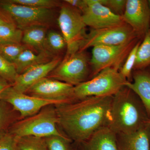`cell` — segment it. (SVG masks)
Masks as SVG:
<instances>
[{
    "label": "cell",
    "mask_w": 150,
    "mask_h": 150,
    "mask_svg": "<svg viewBox=\"0 0 150 150\" xmlns=\"http://www.w3.org/2000/svg\"><path fill=\"white\" fill-rule=\"evenodd\" d=\"M64 2L77 9L81 13L84 11L87 6L86 0H65Z\"/></svg>",
    "instance_id": "cell-32"
},
{
    "label": "cell",
    "mask_w": 150,
    "mask_h": 150,
    "mask_svg": "<svg viewBox=\"0 0 150 150\" xmlns=\"http://www.w3.org/2000/svg\"><path fill=\"white\" fill-rule=\"evenodd\" d=\"M0 99L7 103L19 113L21 119L36 114L43 107L58 103L45 100L20 92L11 85L0 95Z\"/></svg>",
    "instance_id": "cell-11"
},
{
    "label": "cell",
    "mask_w": 150,
    "mask_h": 150,
    "mask_svg": "<svg viewBox=\"0 0 150 150\" xmlns=\"http://www.w3.org/2000/svg\"><path fill=\"white\" fill-rule=\"evenodd\" d=\"M45 139L48 150H73L71 145L72 141L65 135H54Z\"/></svg>",
    "instance_id": "cell-25"
},
{
    "label": "cell",
    "mask_w": 150,
    "mask_h": 150,
    "mask_svg": "<svg viewBox=\"0 0 150 150\" xmlns=\"http://www.w3.org/2000/svg\"><path fill=\"white\" fill-rule=\"evenodd\" d=\"M7 23H15L13 20L8 16L0 10V25Z\"/></svg>",
    "instance_id": "cell-33"
},
{
    "label": "cell",
    "mask_w": 150,
    "mask_h": 150,
    "mask_svg": "<svg viewBox=\"0 0 150 150\" xmlns=\"http://www.w3.org/2000/svg\"><path fill=\"white\" fill-rule=\"evenodd\" d=\"M56 56L48 51L38 53L26 48L20 54L13 64L19 75L33 67L51 62Z\"/></svg>",
    "instance_id": "cell-18"
},
{
    "label": "cell",
    "mask_w": 150,
    "mask_h": 150,
    "mask_svg": "<svg viewBox=\"0 0 150 150\" xmlns=\"http://www.w3.org/2000/svg\"><path fill=\"white\" fill-rule=\"evenodd\" d=\"M18 76L14 64L0 55V77L12 85Z\"/></svg>",
    "instance_id": "cell-28"
},
{
    "label": "cell",
    "mask_w": 150,
    "mask_h": 150,
    "mask_svg": "<svg viewBox=\"0 0 150 150\" xmlns=\"http://www.w3.org/2000/svg\"><path fill=\"white\" fill-rule=\"evenodd\" d=\"M144 38L138 48L134 71L146 69L150 65V29Z\"/></svg>",
    "instance_id": "cell-20"
},
{
    "label": "cell",
    "mask_w": 150,
    "mask_h": 150,
    "mask_svg": "<svg viewBox=\"0 0 150 150\" xmlns=\"http://www.w3.org/2000/svg\"><path fill=\"white\" fill-rule=\"evenodd\" d=\"M86 1L87 6L82 15L86 25L91 29H100L125 23L122 17L103 5L99 0Z\"/></svg>",
    "instance_id": "cell-12"
},
{
    "label": "cell",
    "mask_w": 150,
    "mask_h": 150,
    "mask_svg": "<svg viewBox=\"0 0 150 150\" xmlns=\"http://www.w3.org/2000/svg\"><path fill=\"white\" fill-rule=\"evenodd\" d=\"M121 17L140 38L150 29V11L146 0H127Z\"/></svg>",
    "instance_id": "cell-13"
},
{
    "label": "cell",
    "mask_w": 150,
    "mask_h": 150,
    "mask_svg": "<svg viewBox=\"0 0 150 150\" xmlns=\"http://www.w3.org/2000/svg\"><path fill=\"white\" fill-rule=\"evenodd\" d=\"M0 10L22 30L34 26L49 27L55 18L53 9L30 7L11 2L9 0H0Z\"/></svg>",
    "instance_id": "cell-6"
},
{
    "label": "cell",
    "mask_w": 150,
    "mask_h": 150,
    "mask_svg": "<svg viewBox=\"0 0 150 150\" xmlns=\"http://www.w3.org/2000/svg\"><path fill=\"white\" fill-rule=\"evenodd\" d=\"M149 128H150V120L149 122Z\"/></svg>",
    "instance_id": "cell-36"
},
{
    "label": "cell",
    "mask_w": 150,
    "mask_h": 150,
    "mask_svg": "<svg viewBox=\"0 0 150 150\" xmlns=\"http://www.w3.org/2000/svg\"><path fill=\"white\" fill-rule=\"evenodd\" d=\"M11 2L38 8L51 9L61 7L62 4L56 0H9Z\"/></svg>",
    "instance_id": "cell-27"
},
{
    "label": "cell",
    "mask_w": 150,
    "mask_h": 150,
    "mask_svg": "<svg viewBox=\"0 0 150 150\" xmlns=\"http://www.w3.org/2000/svg\"><path fill=\"white\" fill-rule=\"evenodd\" d=\"M58 16V25L67 44L64 57L79 51L87 33L82 13L65 3L61 6Z\"/></svg>",
    "instance_id": "cell-5"
},
{
    "label": "cell",
    "mask_w": 150,
    "mask_h": 150,
    "mask_svg": "<svg viewBox=\"0 0 150 150\" xmlns=\"http://www.w3.org/2000/svg\"><path fill=\"white\" fill-rule=\"evenodd\" d=\"M58 123L55 105H49L36 114L14 123L9 133L16 138L25 136L45 138L54 135H65L57 128Z\"/></svg>",
    "instance_id": "cell-3"
},
{
    "label": "cell",
    "mask_w": 150,
    "mask_h": 150,
    "mask_svg": "<svg viewBox=\"0 0 150 150\" xmlns=\"http://www.w3.org/2000/svg\"><path fill=\"white\" fill-rule=\"evenodd\" d=\"M8 103L0 99V137L5 133L6 129L13 119V115Z\"/></svg>",
    "instance_id": "cell-29"
},
{
    "label": "cell",
    "mask_w": 150,
    "mask_h": 150,
    "mask_svg": "<svg viewBox=\"0 0 150 150\" xmlns=\"http://www.w3.org/2000/svg\"><path fill=\"white\" fill-rule=\"evenodd\" d=\"M0 150H19L16 138L10 133H6L0 137Z\"/></svg>",
    "instance_id": "cell-31"
},
{
    "label": "cell",
    "mask_w": 150,
    "mask_h": 150,
    "mask_svg": "<svg viewBox=\"0 0 150 150\" xmlns=\"http://www.w3.org/2000/svg\"><path fill=\"white\" fill-rule=\"evenodd\" d=\"M128 81L119 70L104 69L89 80L74 86L75 101L89 97L113 96Z\"/></svg>",
    "instance_id": "cell-4"
},
{
    "label": "cell",
    "mask_w": 150,
    "mask_h": 150,
    "mask_svg": "<svg viewBox=\"0 0 150 150\" xmlns=\"http://www.w3.org/2000/svg\"><path fill=\"white\" fill-rule=\"evenodd\" d=\"M16 139L19 150H48L44 138L25 136L16 138Z\"/></svg>",
    "instance_id": "cell-22"
},
{
    "label": "cell",
    "mask_w": 150,
    "mask_h": 150,
    "mask_svg": "<svg viewBox=\"0 0 150 150\" xmlns=\"http://www.w3.org/2000/svg\"><path fill=\"white\" fill-rule=\"evenodd\" d=\"M23 31L15 23L0 25V45L21 43Z\"/></svg>",
    "instance_id": "cell-21"
},
{
    "label": "cell",
    "mask_w": 150,
    "mask_h": 150,
    "mask_svg": "<svg viewBox=\"0 0 150 150\" xmlns=\"http://www.w3.org/2000/svg\"><path fill=\"white\" fill-rule=\"evenodd\" d=\"M126 86L139 97L150 120V70L145 69L134 71L132 82H127Z\"/></svg>",
    "instance_id": "cell-16"
},
{
    "label": "cell",
    "mask_w": 150,
    "mask_h": 150,
    "mask_svg": "<svg viewBox=\"0 0 150 150\" xmlns=\"http://www.w3.org/2000/svg\"><path fill=\"white\" fill-rule=\"evenodd\" d=\"M112 96H91L55 105L58 125L65 135L80 144L100 129L108 127Z\"/></svg>",
    "instance_id": "cell-1"
},
{
    "label": "cell",
    "mask_w": 150,
    "mask_h": 150,
    "mask_svg": "<svg viewBox=\"0 0 150 150\" xmlns=\"http://www.w3.org/2000/svg\"><path fill=\"white\" fill-rule=\"evenodd\" d=\"M90 59L85 51L64 57L47 77L64 82L75 86L86 81L90 74Z\"/></svg>",
    "instance_id": "cell-8"
},
{
    "label": "cell",
    "mask_w": 150,
    "mask_h": 150,
    "mask_svg": "<svg viewBox=\"0 0 150 150\" xmlns=\"http://www.w3.org/2000/svg\"><path fill=\"white\" fill-rule=\"evenodd\" d=\"M149 122L141 99L128 87H123L112 96L108 128L115 134H132Z\"/></svg>",
    "instance_id": "cell-2"
},
{
    "label": "cell",
    "mask_w": 150,
    "mask_h": 150,
    "mask_svg": "<svg viewBox=\"0 0 150 150\" xmlns=\"http://www.w3.org/2000/svg\"><path fill=\"white\" fill-rule=\"evenodd\" d=\"M103 5L109 9L113 13L122 16L124 13L126 0H99Z\"/></svg>",
    "instance_id": "cell-30"
},
{
    "label": "cell",
    "mask_w": 150,
    "mask_h": 150,
    "mask_svg": "<svg viewBox=\"0 0 150 150\" xmlns=\"http://www.w3.org/2000/svg\"><path fill=\"white\" fill-rule=\"evenodd\" d=\"M148 4H149V10L150 11V0H149V1H148Z\"/></svg>",
    "instance_id": "cell-35"
},
{
    "label": "cell",
    "mask_w": 150,
    "mask_h": 150,
    "mask_svg": "<svg viewBox=\"0 0 150 150\" xmlns=\"http://www.w3.org/2000/svg\"><path fill=\"white\" fill-rule=\"evenodd\" d=\"M74 86L48 77L42 79L28 89V95L58 103L59 104L74 102Z\"/></svg>",
    "instance_id": "cell-10"
},
{
    "label": "cell",
    "mask_w": 150,
    "mask_h": 150,
    "mask_svg": "<svg viewBox=\"0 0 150 150\" xmlns=\"http://www.w3.org/2000/svg\"><path fill=\"white\" fill-rule=\"evenodd\" d=\"M11 85V84L0 77V95L6 88Z\"/></svg>",
    "instance_id": "cell-34"
},
{
    "label": "cell",
    "mask_w": 150,
    "mask_h": 150,
    "mask_svg": "<svg viewBox=\"0 0 150 150\" xmlns=\"http://www.w3.org/2000/svg\"><path fill=\"white\" fill-rule=\"evenodd\" d=\"M28 48L21 43L0 45V55L8 62L14 64L22 52Z\"/></svg>",
    "instance_id": "cell-24"
},
{
    "label": "cell",
    "mask_w": 150,
    "mask_h": 150,
    "mask_svg": "<svg viewBox=\"0 0 150 150\" xmlns=\"http://www.w3.org/2000/svg\"><path fill=\"white\" fill-rule=\"evenodd\" d=\"M62 59L57 56L51 62L33 67L18 75L12 86L15 89L25 93L30 88L47 76L60 64Z\"/></svg>",
    "instance_id": "cell-14"
},
{
    "label": "cell",
    "mask_w": 150,
    "mask_h": 150,
    "mask_svg": "<svg viewBox=\"0 0 150 150\" xmlns=\"http://www.w3.org/2000/svg\"><path fill=\"white\" fill-rule=\"evenodd\" d=\"M67 48V44L62 34L54 30L47 33L46 41V51L56 56V54Z\"/></svg>",
    "instance_id": "cell-23"
},
{
    "label": "cell",
    "mask_w": 150,
    "mask_h": 150,
    "mask_svg": "<svg viewBox=\"0 0 150 150\" xmlns=\"http://www.w3.org/2000/svg\"><path fill=\"white\" fill-rule=\"evenodd\" d=\"M78 144L81 150H117L116 134L108 127L100 129L86 141Z\"/></svg>",
    "instance_id": "cell-17"
},
{
    "label": "cell",
    "mask_w": 150,
    "mask_h": 150,
    "mask_svg": "<svg viewBox=\"0 0 150 150\" xmlns=\"http://www.w3.org/2000/svg\"><path fill=\"white\" fill-rule=\"evenodd\" d=\"M47 28L43 26H34L23 30L21 43L28 49L36 53L47 51L46 49Z\"/></svg>",
    "instance_id": "cell-19"
},
{
    "label": "cell",
    "mask_w": 150,
    "mask_h": 150,
    "mask_svg": "<svg viewBox=\"0 0 150 150\" xmlns=\"http://www.w3.org/2000/svg\"><path fill=\"white\" fill-rule=\"evenodd\" d=\"M117 150H150L149 123L137 132L116 134Z\"/></svg>",
    "instance_id": "cell-15"
},
{
    "label": "cell",
    "mask_w": 150,
    "mask_h": 150,
    "mask_svg": "<svg viewBox=\"0 0 150 150\" xmlns=\"http://www.w3.org/2000/svg\"><path fill=\"white\" fill-rule=\"evenodd\" d=\"M137 38H139L126 23L100 29H91L87 33L79 51H85L88 48L96 46H118Z\"/></svg>",
    "instance_id": "cell-9"
},
{
    "label": "cell",
    "mask_w": 150,
    "mask_h": 150,
    "mask_svg": "<svg viewBox=\"0 0 150 150\" xmlns=\"http://www.w3.org/2000/svg\"><path fill=\"white\" fill-rule=\"evenodd\" d=\"M139 39L136 38L129 43L118 46L93 47L90 61L91 79L107 68H114L120 71L129 53L139 40Z\"/></svg>",
    "instance_id": "cell-7"
},
{
    "label": "cell",
    "mask_w": 150,
    "mask_h": 150,
    "mask_svg": "<svg viewBox=\"0 0 150 150\" xmlns=\"http://www.w3.org/2000/svg\"><path fill=\"white\" fill-rule=\"evenodd\" d=\"M141 42V40H139L134 46L119 71L121 74L129 82L132 81V71L136 62L137 51Z\"/></svg>",
    "instance_id": "cell-26"
}]
</instances>
